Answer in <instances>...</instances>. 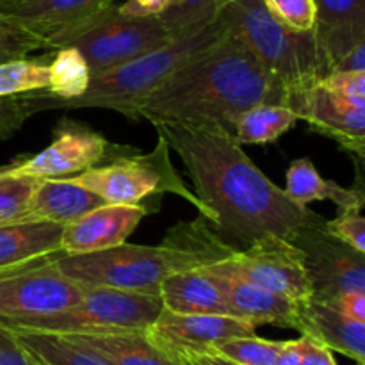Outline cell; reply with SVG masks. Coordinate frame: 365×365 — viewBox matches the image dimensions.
<instances>
[{
    "instance_id": "1",
    "label": "cell",
    "mask_w": 365,
    "mask_h": 365,
    "mask_svg": "<svg viewBox=\"0 0 365 365\" xmlns=\"http://www.w3.org/2000/svg\"><path fill=\"white\" fill-rule=\"evenodd\" d=\"M146 121L178 153L210 210L209 227L230 248L245 250L266 235L289 239L316 216L271 182L227 128L157 116Z\"/></svg>"
},
{
    "instance_id": "2",
    "label": "cell",
    "mask_w": 365,
    "mask_h": 365,
    "mask_svg": "<svg viewBox=\"0 0 365 365\" xmlns=\"http://www.w3.org/2000/svg\"><path fill=\"white\" fill-rule=\"evenodd\" d=\"M287 89L230 34L185 63L138 107L150 116L214 123L234 134L242 113L259 103H284Z\"/></svg>"
},
{
    "instance_id": "3",
    "label": "cell",
    "mask_w": 365,
    "mask_h": 365,
    "mask_svg": "<svg viewBox=\"0 0 365 365\" xmlns=\"http://www.w3.org/2000/svg\"><path fill=\"white\" fill-rule=\"evenodd\" d=\"M239 250L225 245L203 217L178 223L168 230L160 246L118 245L82 255H57V269L86 287L159 296L160 284L171 273L228 259Z\"/></svg>"
},
{
    "instance_id": "4",
    "label": "cell",
    "mask_w": 365,
    "mask_h": 365,
    "mask_svg": "<svg viewBox=\"0 0 365 365\" xmlns=\"http://www.w3.org/2000/svg\"><path fill=\"white\" fill-rule=\"evenodd\" d=\"M227 36V25L220 16L203 27L184 32L171 39L168 45L139 56L128 63L93 75L84 95L71 100H59L39 91L25 95L32 114L41 110L71 109H109L130 120H138V107L146 96L152 95L177 70L195 57L212 48Z\"/></svg>"
},
{
    "instance_id": "5",
    "label": "cell",
    "mask_w": 365,
    "mask_h": 365,
    "mask_svg": "<svg viewBox=\"0 0 365 365\" xmlns=\"http://www.w3.org/2000/svg\"><path fill=\"white\" fill-rule=\"evenodd\" d=\"M220 18L228 34L241 41L287 93L330 73L314 29L291 31L271 14L262 0H234L221 11Z\"/></svg>"
},
{
    "instance_id": "6",
    "label": "cell",
    "mask_w": 365,
    "mask_h": 365,
    "mask_svg": "<svg viewBox=\"0 0 365 365\" xmlns=\"http://www.w3.org/2000/svg\"><path fill=\"white\" fill-rule=\"evenodd\" d=\"M170 150V145L159 135L157 146L150 153L139 150L68 178L102 196L107 203L121 205H141L150 196L157 198L164 192H171L191 203L207 223H210V210L182 180L171 163Z\"/></svg>"
},
{
    "instance_id": "7",
    "label": "cell",
    "mask_w": 365,
    "mask_h": 365,
    "mask_svg": "<svg viewBox=\"0 0 365 365\" xmlns=\"http://www.w3.org/2000/svg\"><path fill=\"white\" fill-rule=\"evenodd\" d=\"M175 39L159 16H127L110 4L88 21L53 39L52 50L75 46L93 75L128 63Z\"/></svg>"
},
{
    "instance_id": "8",
    "label": "cell",
    "mask_w": 365,
    "mask_h": 365,
    "mask_svg": "<svg viewBox=\"0 0 365 365\" xmlns=\"http://www.w3.org/2000/svg\"><path fill=\"white\" fill-rule=\"evenodd\" d=\"M160 296L88 287L75 305L41 317L2 324L9 330L46 331V334H106V331H145L163 312Z\"/></svg>"
},
{
    "instance_id": "9",
    "label": "cell",
    "mask_w": 365,
    "mask_h": 365,
    "mask_svg": "<svg viewBox=\"0 0 365 365\" xmlns=\"http://www.w3.org/2000/svg\"><path fill=\"white\" fill-rule=\"evenodd\" d=\"M202 269L230 274L298 303L312 298V284L303 252L294 242L278 235H266L228 259L202 266Z\"/></svg>"
},
{
    "instance_id": "10",
    "label": "cell",
    "mask_w": 365,
    "mask_h": 365,
    "mask_svg": "<svg viewBox=\"0 0 365 365\" xmlns=\"http://www.w3.org/2000/svg\"><path fill=\"white\" fill-rule=\"evenodd\" d=\"M305 257L312 298L330 299L342 294L365 296V253L328 230L319 214L296 228L289 237Z\"/></svg>"
},
{
    "instance_id": "11",
    "label": "cell",
    "mask_w": 365,
    "mask_h": 365,
    "mask_svg": "<svg viewBox=\"0 0 365 365\" xmlns=\"http://www.w3.org/2000/svg\"><path fill=\"white\" fill-rule=\"evenodd\" d=\"M134 152L139 150L110 143L95 128L64 118L53 128L52 141L45 150L27 159L14 160L9 170L34 178H68Z\"/></svg>"
},
{
    "instance_id": "12",
    "label": "cell",
    "mask_w": 365,
    "mask_h": 365,
    "mask_svg": "<svg viewBox=\"0 0 365 365\" xmlns=\"http://www.w3.org/2000/svg\"><path fill=\"white\" fill-rule=\"evenodd\" d=\"M56 257L0 274V324L61 312L84 298L88 287L61 273Z\"/></svg>"
},
{
    "instance_id": "13",
    "label": "cell",
    "mask_w": 365,
    "mask_h": 365,
    "mask_svg": "<svg viewBox=\"0 0 365 365\" xmlns=\"http://www.w3.org/2000/svg\"><path fill=\"white\" fill-rule=\"evenodd\" d=\"M257 328V324L241 317L175 314L163 309L145 334L168 355H203L228 339L255 335Z\"/></svg>"
},
{
    "instance_id": "14",
    "label": "cell",
    "mask_w": 365,
    "mask_h": 365,
    "mask_svg": "<svg viewBox=\"0 0 365 365\" xmlns=\"http://www.w3.org/2000/svg\"><path fill=\"white\" fill-rule=\"evenodd\" d=\"M285 106L309 125L310 130L334 139L339 145L365 139V103L341 98L321 81L287 93Z\"/></svg>"
},
{
    "instance_id": "15",
    "label": "cell",
    "mask_w": 365,
    "mask_h": 365,
    "mask_svg": "<svg viewBox=\"0 0 365 365\" xmlns=\"http://www.w3.org/2000/svg\"><path fill=\"white\" fill-rule=\"evenodd\" d=\"M152 212L148 205H121L107 203L84 214L71 223L63 225L61 253L82 255L102 252L127 242L146 214Z\"/></svg>"
},
{
    "instance_id": "16",
    "label": "cell",
    "mask_w": 365,
    "mask_h": 365,
    "mask_svg": "<svg viewBox=\"0 0 365 365\" xmlns=\"http://www.w3.org/2000/svg\"><path fill=\"white\" fill-rule=\"evenodd\" d=\"M113 2L114 0H0V11L43 36L52 48L53 39L88 21Z\"/></svg>"
},
{
    "instance_id": "17",
    "label": "cell",
    "mask_w": 365,
    "mask_h": 365,
    "mask_svg": "<svg viewBox=\"0 0 365 365\" xmlns=\"http://www.w3.org/2000/svg\"><path fill=\"white\" fill-rule=\"evenodd\" d=\"M202 271H205L220 287L235 317L250 321L257 327L273 324V327L294 328V330L298 328L299 303L294 299L260 289L230 274Z\"/></svg>"
},
{
    "instance_id": "18",
    "label": "cell",
    "mask_w": 365,
    "mask_h": 365,
    "mask_svg": "<svg viewBox=\"0 0 365 365\" xmlns=\"http://www.w3.org/2000/svg\"><path fill=\"white\" fill-rule=\"evenodd\" d=\"M314 34L330 73L365 41V0H316Z\"/></svg>"
},
{
    "instance_id": "19",
    "label": "cell",
    "mask_w": 365,
    "mask_h": 365,
    "mask_svg": "<svg viewBox=\"0 0 365 365\" xmlns=\"http://www.w3.org/2000/svg\"><path fill=\"white\" fill-rule=\"evenodd\" d=\"M296 330L348 356L356 365H365V323L348 319L327 303L317 299L299 303Z\"/></svg>"
},
{
    "instance_id": "20",
    "label": "cell",
    "mask_w": 365,
    "mask_h": 365,
    "mask_svg": "<svg viewBox=\"0 0 365 365\" xmlns=\"http://www.w3.org/2000/svg\"><path fill=\"white\" fill-rule=\"evenodd\" d=\"M107 205L102 196L75 184L70 178H39L21 221H50L68 225L84 214Z\"/></svg>"
},
{
    "instance_id": "21",
    "label": "cell",
    "mask_w": 365,
    "mask_h": 365,
    "mask_svg": "<svg viewBox=\"0 0 365 365\" xmlns=\"http://www.w3.org/2000/svg\"><path fill=\"white\" fill-rule=\"evenodd\" d=\"M159 296L164 309L175 314L234 316L223 292L200 267L168 274L160 284Z\"/></svg>"
},
{
    "instance_id": "22",
    "label": "cell",
    "mask_w": 365,
    "mask_h": 365,
    "mask_svg": "<svg viewBox=\"0 0 365 365\" xmlns=\"http://www.w3.org/2000/svg\"><path fill=\"white\" fill-rule=\"evenodd\" d=\"M63 225L21 221L0 225V269L25 266L61 253Z\"/></svg>"
},
{
    "instance_id": "23",
    "label": "cell",
    "mask_w": 365,
    "mask_h": 365,
    "mask_svg": "<svg viewBox=\"0 0 365 365\" xmlns=\"http://www.w3.org/2000/svg\"><path fill=\"white\" fill-rule=\"evenodd\" d=\"M68 337L95 349L113 365H178L173 356L157 348L145 331L71 334Z\"/></svg>"
},
{
    "instance_id": "24",
    "label": "cell",
    "mask_w": 365,
    "mask_h": 365,
    "mask_svg": "<svg viewBox=\"0 0 365 365\" xmlns=\"http://www.w3.org/2000/svg\"><path fill=\"white\" fill-rule=\"evenodd\" d=\"M285 192L292 202L307 207L312 202H334L339 212L362 210V203L353 189H346L337 182L327 180L319 175L309 157L296 159L289 164Z\"/></svg>"
},
{
    "instance_id": "25",
    "label": "cell",
    "mask_w": 365,
    "mask_h": 365,
    "mask_svg": "<svg viewBox=\"0 0 365 365\" xmlns=\"http://www.w3.org/2000/svg\"><path fill=\"white\" fill-rule=\"evenodd\" d=\"M24 348L43 365H113L100 353L68 335L13 330Z\"/></svg>"
},
{
    "instance_id": "26",
    "label": "cell",
    "mask_w": 365,
    "mask_h": 365,
    "mask_svg": "<svg viewBox=\"0 0 365 365\" xmlns=\"http://www.w3.org/2000/svg\"><path fill=\"white\" fill-rule=\"evenodd\" d=\"M298 116L284 103H259L250 107L235 125L234 138L241 146L271 145L296 127Z\"/></svg>"
},
{
    "instance_id": "27",
    "label": "cell",
    "mask_w": 365,
    "mask_h": 365,
    "mask_svg": "<svg viewBox=\"0 0 365 365\" xmlns=\"http://www.w3.org/2000/svg\"><path fill=\"white\" fill-rule=\"evenodd\" d=\"M50 61V84L41 89L45 95L59 100H71L84 95L91 82L88 61L75 46H61L52 50Z\"/></svg>"
},
{
    "instance_id": "28",
    "label": "cell",
    "mask_w": 365,
    "mask_h": 365,
    "mask_svg": "<svg viewBox=\"0 0 365 365\" xmlns=\"http://www.w3.org/2000/svg\"><path fill=\"white\" fill-rule=\"evenodd\" d=\"M50 56L36 59H14L0 63V98L27 95L46 89L50 84Z\"/></svg>"
},
{
    "instance_id": "29",
    "label": "cell",
    "mask_w": 365,
    "mask_h": 365,
    "mask_svg": "<svg viewBox=\"0 0 365 365\" xmlns=\"http://www.w3.org/2000/svg\"><path fill=\"white\" fill-rule=\"evenodd\" d=\"M285 341H269L259 335L234 337L214 346L209 353L225 356L239 365H274Z\"/></svg>"
},
{
    "instance_id": "30",
    "label": "cell",
    "mask_w": 365,
    "mask_h": 365,
    "mask_svg": "<svg viewBox=\"0 0 365 365\" xmlns=\"http://www.w3.org/2000/svg\"><path fill=\"white\" fill-rule=\"evenodd\" d=\"M38 180L13 173L9 166L0 168V225L13 223L24 216Z\"/></svg>"
},
{
    "instance_id": "31",
    "label": "cell",
    "mask_w": 365,
    "mask_h": 365,
    "mask_svg": "<svg viewBox=\"0 0 365 365\" xmlns=\"http://www.w3.org/2000/svg\"><path fill=\"white\" fill-rule=\"evenodd\" d=\"M38 50H52L43 36L18 24L0 11V63L24 59Z\"/></svg>"
},
{
    "instance_id": "32",
    "label": "cell",
    "mask_w": 365,
    "mask_h": 365,
    "mask_svg": "<svg viewBox=\"0 0 365 365\" xmlns=\"http://www.w3.org/2000/svg\"><path fill=\"white\" fill-rule=\"evenodd\" d=\"M274 18L294 32L316 27V0H262Z\"/></svg>"
},
{
    "instance_id": "33",
    "label": "cell",
    "mask_w": 365,
    "mask_h": 365,
    "mask_svg": "<svg viewBox=\"0 0 365 365\" xmlns=\"http://www.w3.org/2000/svg\"><path fill=\"white\" fill-rule=\"evenodd\" d=\"M321 84L341 98L365 103V70H335L321 78Z\"/></svg>"
},
{
    "instance_id": "34",
    "label": "cell",
    "mask_w": 365,
    "mask_h": 365,
    "mask_svg": "<svg viewBox=\"0 0 365 365\" xmlns=\"http://www.w3.org/2000/svg\"><path fill=\"white\" fill-rule=\"evenodd\" d=\"M32 116L25 95L0 98V141L11 139Z\"/></svg>"
},
{
    "instance_id": "35",
    "label": "cell",
    "mask_w": 365,
    "mask_h": 365,
    "mask_svg": "<svg viewBox=\"0 0 365 365\" xmlns=\"http://www.w3.org/2000/svg\"><path fill=\"white\" fill-rule=\"evenodd\" d=\"M327 227L349 246L365 253V216L360 210L339 212L335 220H327Z\"/></svg>"
},
{
    "instance_id": "36",
    "label": "cell",
    "mask_w": 365,
    "mask_h": 365,
    "mask_svg": "<svg viewBox=\"0 0 365 365\" xmlns=\"http://www.w3.org/2000/svg\"><path fill=\"white\" fill-rule=\"evenodd\" d=\"M0 365H36L13 330L0 324Z\"/></svg>"
},
{
    "instance_id": "37",
    "label": "cell",
    "mask_w": 365,
    "mask_h": 365,
    "mask_svg": "<svg viewBox=\"0 0 365 365\" xmlns=\"http://www.w3.org/2000/svg\"><path fill=\"white\" fill-rule=\"evenodd\" d=\"M339 146L349 157L353 168H355V182H353L351 189L360 198L362 209H365V139L341 143Z\"/></svg>"
},
{
    "instance_id": "38",
    "label": "cell",
    "mask_w": 365,
    "mask_h": 365,
    "mask_svg": "<svg viewBox=\"0 0 365 365\" xmlns=\"http://www.w3.org/2000/svg\"><path fill=\"white\" fill-rule=\"evenodd\" d=\"M178 2L180 0H127L118 7L127 16H160L171 7L178 6Z\"/></svg>"
},
{
    "instance_id": "39",
    "label": "cell",
    "mask_w": 365,
    "mask_h": 365,
    "mask_svg": "<svg viewBox=\"0 0 365 365\" xmlns=\"http://www.w3.org/2000/svg\"><path fill=\"white\" fill-rule=\"evenodd\" d=\"M317 302L327 303V305H330L331 309H335L339 314L348 317V319L365 323V296L364 294H342V296H335V298H330V299H317Z\"/></svg>"
},
{
    "instance_id": "40",
    "label": "cell",
    "mask_w": 365,
    "mask_h": 365,
    "mask_svg": "<svg viewBox=\"0 0 365 365\" xmlns=\"http://www.w3.org/2000/svg\"><path fill=\"white\" fill-rule=\"evenodd\" d=\"M302 365H337V362L334 359V351L328 346L309 335H303Z\"/></svg>"
},
{
    "instance_id": "41",
    "label": "cell",
    "mask_w": 365,
    "mask_h": 365,
    "mask_svg": "<svg viewBox=\"0 0 365 365\" xmlns=\"http://www.w3.org/2000/svg\"><path fill=\"white\" fill-rule=\"evenodd\" d=\"M303 353V335L294 341H285L280 355H278L274 365H302Z\"/></svg>"
},
{
    "instance_id": "42",
    "label": "cell",
    "mask_w": 365,
    "mask_h": 365,
    "mask_svg": "<svg viewBox=\"0 0 365 365\" xmlns=\"http://www.w3.org/2000/svg\"><path fill=\"white\" fill-rule=\"evenodd\" d=\"M335 70H365V41L348 53ZM334 70V71H335Z\"/></svg>"
},
{
    "instance_id": "43",
    "label": "cell",
    "mask_w": 365,
    "mask_h": 365,
    "mask_svg": "<svg viewBox=\"0 0 365 365\" xmlns=\"http://www.w3.org/2000/svg\"><path fill=\"white\" fill-rule=\"evenodd\" d=\"M185 356H189V359H192L200 365H239L232 362V360L225 359V356L216 355V353H203V355H185Z\"/></svg>"
},
{
    "instance_id": "44",
    "label": "cell",
    "mask_w": 365,
    "mask_h": 365,
    "mask_svg": "<svg viewBox=\"0 0 365 365\" xmlns=\"http://www.w3.org/2000/svg\"><path fill=\"white\" fill-rule=\"evenodd\" d=\"M170 356H173V359L178 362V365H200V364H196L195 360L189 359V356H185V355H170Z\"/></svg>"
},
{
    "instance_id": "45",
    "label": "cell",
    "mask_w": 365,
    "mask_h": 365,
    "mask_svg": "<svg viewBox=\"0 0 365 365\" xmlns=\"http://www.w3.org/2000/svg\"><path fill=\"white\" fill-rule=\"evenodd\" d=\"M25 266H27V264H25ZM18 267H21V266H18ZM13 269H16V267H11V269H0V274L7 273V271H13Z\"/></svg>"
},
{
    "instance_id": "46",
    "label": "cell",
    "mask_w": 365,
    "mask_h": 365,
    "mask_svg": "<svg viewBox=\"0 0 365 365\" xmlns=\"http://www.w3.org/2000/svg\"><path fill=\"white\" fill-rule=\"evenodd\" d=\"M32 359H34V356H32ZM34 362H36V365H43L41 362H38V360H36V359H34Z\"/></svg>"
}]
</instances>
